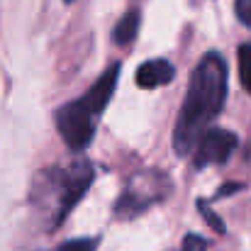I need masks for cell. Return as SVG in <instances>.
<instances>
[{"instance_id": "cell-1", "label": "cell", "mask_w": 251, "mask_h": 251, "mask_svg": "<svg viewBox=\"0 0 251 251\" xmlns=\"http://www.w3.org/2000/svg\"><path fill=\"white\" fill-rule=\"evenodd\" d=\"M225 100H227V64L220 54L210 51L200 59V64L190 76V85L176 122L173 147L180 156L193 154L198 134L207 127V122H212L222 112Z\"/></svg>"}, {"instance_id": "cell-2", "label": "cell", "mask_w": 251, "mask_h": 251, "mask_svg": "<svg viewBox=\"0 0 251 251\" xmlns=\"http://www.w3.org/2000/svg\"><path fill=\"white\" fill-rule=\"evenodd\" d=\"M95 178L90 161H74L71 166H49L34 178L32 202L39 210L47 229H56L66 215L78 205Z\"/></svg>"}, {"instance_id": "cell-3", "label": "cell", "mask_w": 251, "mask_h": 251, "mask_svg": "<svg viewBox=\"0 0 251 251\" xmlns=\"http://www.w3.org/2000/svg\"><path fill=\"white\" fill-rule=\"evenodd\" d=\"M120 78V64H112L105 69V74L85 90L81 98L66 102L56 112V129L64 139V144L71 151H83L95 137V127L117 88Z\"/></svg>"}, {"instance_id": "cell-4", "label": "cell", "mask_w": 251, "mask_h": 251, "mask_svg": "<svg viewBox=\"0 0 251 251\" xmlns=\"http://www.w3.org/2000/svg\"><path fill=\"white\" fill-rule=\"evenodd\" d=\"M171 193V178L159 168H144L129 176L125 190L115 202V215L120 220H134L149 207L164 202Z\"/></svg>"}, {"instance_id": "cell-5", "label": "cell", "mask_w": 251, "mask_h": 251, "mask_svg": "<svg viewBox=\"0 0 251 251\" xmlns=\"http://www.w3.org/2000/svg\"><path fill=\"white\" fill-rule=\"evenodd\" d=\"M237 134L229 132V129H222V127H205L198 139H195V147H193V156H195V164L198 166H220V164H227L237 149Z\"/></svg>"}, {"instance_id": "cell-6", "label": "cell", "mask_w": 251, "mask_h": 251, "mask_svg": "<svg viewBox=\"0 0 251 251\" xmlns=\"http://www.w3.org/2000/svg\"><path fill=\"white\" fill-rule=\"evenodd\" d=\"M176 76V69L173 64L166 59H151V61H144L139 69H137V85L139 88H147V90H154V88H161L173 81Z\"/></svg>"}, {"instance_id": "cell-7", "label": "cell", "mask_w": 251, "mask_h": 251, "mask_svg": "<svg viewBox=\"0 0 251 251\" xmlns=\"http://www.w3.org/2000/svg\"><path fill=\"white\" fill-rule=\"evenodd\" d=\"M139 22H142L139 12H137V10H129V12H127V15L115 25V32H112L115 44H120V47L132 44V42H134V37H137V32H139Z\"/></svg>"}, {"instance_id": "cell-8", "label": "cell", "mask_w": 251, "mask_h": 251, "mask_svg": "<svg viewBox=\"0 0 251 251\" xmlns=\"http://www.w3.org/2000/svg\"><path fill=\"white\" fill-rule=\"evenodd\" d=\"M237 56H239V76H242V83L247 88V93L251 95V44H242Z\"/></svg>"}, {"instance_id": "cell-9", "label": "cell", "mask_w": 251, "mask_h": 251, "mask_svg": "<svg viewBox=\"0 0 251 251\" xmlns=\"http://www.w3.org/2000/svg\"><path fill=\"white\" fill-rule=\"evenodd\" d=\"M95 239H71V242H64L59 251H95Z\"/></svg>"}, {"instance_id": "cell-10", "label": "cell", "mask_w": 251, "mask_h": 251, "mask_svg": "<svg viewBox=\"0 0 251 251\" xmlns=\"http://www.w3.org/2000/svg\"><path fill=\"white\" fill-rule=\"evenodd\" d=\"M183 251H207V242L198 234H188L183 239Z\"/></svg>"}, {"instance_id": "cell-11", "label": "cell", "mask_w": 251, "mask_h": 251, "mask_svg": "<svg viewBox=\"0 0 251 251\" xmlns=\"http://www.w3.org/2000/svg\"><path fill=\"white\" fill-rule=\"evenodd\" d=\"M237 15L244 25L251 27V0H237Z\"/></svg>"}, {"instance_id": "cell-12", "label": "cell", "mask_w": 251, "mask_h": 251, "mask_svg": "<svg viewBox=\"0 0 251 251\" xmlns=\"http://www.w3.org/2000/svg\"><path fill=\"white\" fill-rule=\"evenodd\" d=\"M66 2H71V0H66Z\"/></svg>"}]
</instances>
